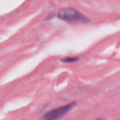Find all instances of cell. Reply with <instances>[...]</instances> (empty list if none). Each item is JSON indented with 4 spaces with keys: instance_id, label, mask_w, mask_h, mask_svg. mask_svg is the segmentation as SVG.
I'll return each instance as SVG.
<instances>
[{
    "instance_id": "1",
    "label": "cell",
    "mask_w": 120,
    "mask_h": 120,
    "mask_svg": "<svg viewBox=\"0 0 120 120\" xmlns=\"http://www.w3.org/2000/svg\"><path fill=\"white\" fill-rule=\"evenodd\" d=\"M58 16L63 20L69 22H87L89 18L82 13L72 8H66L61 9Z\"/></svg>"
},
{
    "instance_id": "2",
    "label": "cell",
    "mask_w": 120,
    "mask_h": 120,
    "mask_svg": "<svg viewBox=\"0 0 120 120\" xmlns=\"http://www.w3.org/2000/svg\"><path fill=\"white\" fill-rule=\"evenodd\" d=\"M75 103H71L67 105L54 109V110L47 112L43 117V119L48 120L59 119V118L63 117L64 115H65L69 111H70L75 107Z\"/></svg>"
},
{
    "instance_id": "3",
    "label": "cell",
    "mask_w": 120,
    "mask_h": 120,
    "mask_svg": "<svg viewBox=\"0 0 120 120\" xmlns=\"http://www.w3.org/2000/svg\"><path fill=\"white\" fill-rule=\"evenodd\" d=\"M79 60V57H66L61 59V61L63 63H73Z\"/></svg>"
}]
</instances>
